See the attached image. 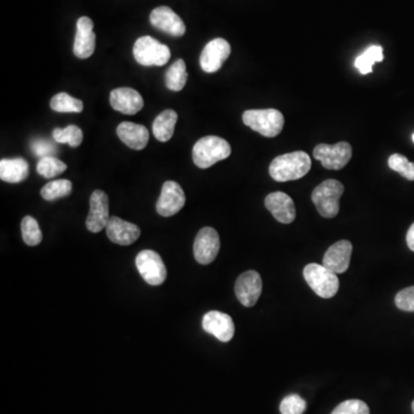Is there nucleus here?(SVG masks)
<instances>
[{
	"label": "nucleus",
	"mask_w": 414,
	"mask_h": 414,
	"mask_svg": "<svg viewBox=\"0 0 414 414\" xmlns=\"http://www.w3.org/2000/svg\"><path fill=\"white\" fill-rule=\"evenodd\" d=\"M106 234L113 243L127 247L138 240L141 229L138 226L124 221L122 219L111 216L106 226Z\"/></svg>",
	"instance_id": "nucleus-20"
},
{
	"label": "nucleus",
	"mask_w": 414,
	"mask_h": 414,
	"mask_svg": "<svg viewBox=\"0 0 414 414\" xmlns=\"http://www.w3.org/2000/svg\"><path fill=\"white\" fill-rule=\"evenodd\" d=\"M136 267L148 285H162L167 278L162 257L155 251H141L136 257Z\"/></svg>",
	"instance_id": "nucleus-8"
},
{
	"label": "nucleus",
	"mask_w": 414,
	"mask_h": 414,
	"mask_svg": "<svg viewBox=\"0 0 414 414\" xmlns=\"http://www.w3.org/2000/svg\"><path fill=\"white\" fill-rule=\"evenodd\" d=\"M406 243H408L410 250L414 252V224L408 229V235H406Z\"/></svg>",
	"instance_id": "nucleus-36"
},
{
	"label": "nucleus",
	"mask_w": 414,
	"mask_h": 414,
	"mask_svg": "<svg viewBox=\"0 0 414 414\" xmlns=\"http://www.w3.org/2000/svg\"><path fill=\"white\" fill-rule=\"evenodd\" d=\"M177 119H179V115L173 110H164V112L159 114L152 124V131H153L155 138L160 142H168L174 135Z\"/></svg>",
	"instance_id": "nucleus-23"
},
{
	"label": "nucleus",
	"mask_w": 414,
	"mask_h": 414,
	"mask_svg": "<svg viewBox=\"0 0 414 414\" xmlns=\"http://www.w3.org/2000/svg\"><path fill=\"white\" fill-rule=\"evenodd\" d=\"M21 233L25 243L29 247H36L43 240L41 228L32 216H25L21 222Z\"/></svg>",
	"instance_id": "nucleus-29"
},
{
	"label": "nucleus",
	"mask_w": 414,
	"mask_h": 414,
	"mask_svg": "<svg viewBox=\"0 0 414 414\" xmlns=\"http://www.w3.org/2000/svg\"><path fill=\"white\" fill-rule=\"evenodd\" d=\"M188 73L182 59L175 61L166 73V86L172 91H181L187 84Z\"/></svg>",
	"instance_id": "nucleus-24"
},
{
	"label": "nucleus",
	"mask_w": 414,
	"mask_h": 414,
	"mask_svg": "<svg viewBox=\"0 0 414 414\" xmlns=\"http://www.w3.org/2000/svg\"><path fill=\"white\" fill-rule=\"evenodd\" d=\"M54 141L60 144H70L72 148H77L83 142V131L79 129V127L72 126L66 127L63 129L56 128L52 134Z\"/></svg>",
	"instance_id": "nucleus-28"
},
{
	"label": "nucleus",
	"mask_w": 414,
	"mask_h": 414,
	"mask_svg": "<svg viewBox=\"0 0 414 414\" xmlns=\"http://www.w3.org/2000/svg\"><path fill=\"white\" fill-rule=\"evenodd\" d=\"M412 141H413V143H414V134H413V135H412Z\"/></svg>",
	"instance_id": "nucleus-38"
},
{
	"label": "nucleus",
	"mask_w": 414,
	"mask_h": 414,
	"mask_svg": "<svg viewBox=\"0 0 414 414\" xmlns=\"http://www.w3.org/2000/svg\"><path fill=\"white\" fill-rule=\"evenodd\" d=\"M305 410L306 402L298 395L287 396L280 404V412L282 414H303Z\"/></svg>",
	"instance_id": "nucleus-32"
},
{
	"label": "nucleus",
	"mask_w": 414,
	"mask_h": 414,
	"mask_svg": "<svg viewBox=\"0 0 414 414\" xmlns=\"http://www.w3.org/2000/svg\"><path fill=\"white\" fill-rule=\"evenodd\" d=\"M312 167L310 155L306 152L295 151L278 155L269 164V175L276 182L299 180Z\"/></svg>",
	"instance_id": "nucleus-1"
},
{
	"label": "nucleus",
	"mask_w": 414,
	"mask_h": 414,
	"mask_svg": "<svg viewBox=\"0 0 414 414\" xmlns=\"http://www.w3.org/2000/svg\"><path fill=\"white\" fill-rule=\"evenodd\" d=\"M332 414H370V408L363 401L349 399L337 405Z\"/></svg>",
	"instance_id": "nucleus-33"
},
{
	"label": "nucleus",
	"mask_w": 414,
	"mask_h": 414,
	"mask_svg": "<svg viewBox=\"0 0 414 414\" xmlns=\"http://www.w3.org/2000/svg\"><path fill=\"white\" fill-rule=\"evenodd\" d=\"M243 122L264 137L278 136L285 126V117L276 108L249 110L243 113Z\"/></svg>",
	"instance_id": "nucleus-3"
},
{
	"label": "nucleus",
	"mask_w": 414,
	"mask_h": 414,
	"mask_svg": "<svg viewBox=\"0 0 414 414\" xmlns=\"http://www.w3.org/2000/svg\"><path fill=\"white\" fill-rule=\"evenodd\" d=\"M412 411H413L414 413V401L413 403H412Z\"/></svg>",
	"instance_id": "nucleus-37"
},
{
	"label": "nucleus",
	"mask_w": 414,
	"mask_h": 414,
	"mask_svg": "<svg viewBox=\"0 0 414 414\" xmlns=\"http://www.w3.org/2000/svg\"><path fill=\"white\" fill-rule=\"evenodd\" d=\"M304 278L310 288L319 297L332 298L339 289V280L336 273L332 272L323 265L309 264L303 271Z\"/></svg>",
	"instance_id": "nucleus-5"
},
{
	"label": "nucleus",
	"mask_w": 414,
	"mask_h": 414,
	"mask_svg": "<svg viewBox=\"0 0 414 414\" xmlns=\"http://www.w3.org/2000/svg\"><path fill=\"white\" fill-rule=\"evenodd\" d=\"M220 250V238L214 228H202L193 243V254L197 263L209 265L213 263Z\"/></svg>",
	"instance_id": "nucleus-9"
},
{
	"label": "nucleus",
	"mask_w": 414,
	"mask_h": 414,
	"mask_svg": "<svg viewBox=\"0 0 414 414\" xmlns=\"http://www.w3.org/2000/svg\"><path fill=\"white\" fill-rule=\"evenodd\" d=\"M383 59H384V56H383L382 46L372 45L365 51L364 53H361L354 60V67L361 72V74L367 75V74L372 73L374 63H380Z\"/></svg>",
	"instance_id": "nucleus-25"
},
{
	"label": "nucleus",
	"mask_w": 414,
	"mask_h": 414,
	"mask_svg": "<svg viewBox=\"0 0 414 414\" xmlns=\"http://www.w3.org/2000/svg\"><path fill=\"white\" fill-rule=\"evenodd\" d=\"M344 193L343 184L337 180H326L312 193V202L321 216L335 218L339 212V200Z\"/></svg>",
	"instance_id": "nucleus-4"
},
{
	"label": "nucleus",
	"mask_w": 414,
	"mask_h": 414,
	"mask_svg": "<svg viewBox=\"0 0 414 414\" xmlns=\"http://www.w3.org/2000/svg\"><path fill=\"white\" fill-rule=\"evenodd\" d=\"M67 164L54 157H44L37 164V173L45 179H53L66 171Z\"/></svg>",
	"instance_id": "nucleus-30"
},
{
	"label": "nucleus",
	"mask_w": 414,
	"mask_h": 414,
	"mask_svg": "<svg viewBox=\"0 0 414 414\" xmlns=\"http://www.w3.org/2000/svg\"><path fill=\"white\" fill-rule=\"evenodd\" d=\"M352 243L350 240H342L332 244L323 257V265L336 274L348 271L351 260Z\"/></svg>",
	"instance_id": "nucleus-17"
},
{
	"label": "nucleus",
	"mask_w": 414,
	"mask_h": 414,
	"mask_svg": "<svg viewBox=\"0 0 414 414\" xmlns=\"http://www.w3.org/2000/svg\"><path fill=\"white\" fill-rule=\"evenodd\" d=\"M135 60L142 66H164L171 59V50L151 36L139 37L133 48Z\"/></svg>",
	"instance_id": "nucleus-6"
},
{
	"label": "nucleus",
	"mask_w": 414,
	"mask_h": 414,
	"mask_svg": "<svg viewBox=\"0 0 414 414\" xmlns=\"http://www.w3.org/2000/svg\"><path fill=\"white\" fill-rule=\"evenodd\" d=\"M202 328L220 342H229L234 337L235 325L231 316L211 311L202 318Z\"/></svg>",
	"instance_id": "nucleus-16"
},
{
	"label": "nucleus",
	"mask_w": 414,
	"mask_h": 414,
	"mask_svg": "<svg viewBox=\"0 0 414 414\" xmlns=\"http://www.w3.org/2000/svg\"><path fill=\"white\" fill-rule=\"evenodd\" d=\"M266 209L281 224H291L296 219V207L294 200L287 193L276 191L269 193L265 198Z\"/></svg>",
	"instance_id": "nucleus-18"
},
{
	"label": "nucleus",
	"mask_w": 414,
	"mask_h": 414,
	"mask_svg": "<svg viewBox=\"0 0 414 414\" xmlns=\"http://www.w3.org/2000/svg\"><path fill=\"white\" fill-rule=\"evenodd\" d=\"M29 175V164L25 159H1L0 179L7 183H20Z\"/></svg>",
	"instance_id": "nucleus-22"
},
{
	"label": "nucleus",
	"mask_w": 414,
	"mask_h": 414,
	"mask_svg": "<svg viewBox=\"0 0 414 414\" xmlns=\"http://www.w3.org/2000/svg\"><path fill=\"white\" fill-rule=\"evenodd\" d=\"M72 193V182L68 180L52 181L45 184L41 190V196L48 202L59 200L63 197L70 196Z\"/></svg>",
	"instance_id": "nucleus-27"
},
{
	"label": "nucleus",
	"mask_w": 414,
	"mask_h": 414,
	"mask_svg": "<svg viewBox=\"0 0 414 414\" xmlns=\"http://www.w3.org/2000/svg\"><path fill=\"white\" fill-rule=\"evenodd\" d=\"M117 134L119 138L130 149H145L149 143V130L142 124L122 122L117 126Z\"/></svg>",
	"instance_id": "nucleus-21"
},
{
	"label": "nucleus",
	"mask_w": 414,
	"mask_h": 414,
	"mask_svg": "<svg viewBox=\"0 0 414 414\" xmlns=\"http://www.w3.org/2000/svg\"><path fill=\"white\" fill-rule=\"evenodd\" d=\"M32 150L39 158H44V157H52L56 148L53 144H51L48 141L44 139H36L32 143Z\"/></svg>",
	"instance_id": "nucleus-35"
},
{
	"label": "nucleus",
	"mask_w": 414,
	"mask_h": 414,
	"mask_svg": "<svg viewBox=\"0 0 414 414\" xmlns=\"http://www.w3.org/2000/svg\"><path fill=\"white\" fill-rule=\"evenodd\" d=\"M388 164L392 171L397 172L399 174L410 181H414V162H408L405 155H390Z\"/></svg>",
	"instance_id": "nucleus-31"
},
{
	"label": "nucleus",
	"mask_w": 414,
	"mask_h": 414,
	"mask_svg": "<svg viewBox=\"0 0 414 414\" xmlns=\"http://www.w3.org/2000/svg\"><path fill=\"white\" fill-rule=\"evenodd\" d=\"M108 197L104 191L96 190L90 197V211L86 218V228L91 233H101L110 220Z\"/></svg>",
	"instance_id": "nucleus-13"
},
{
	"label": "nucleus",
	"mask_w": 414,
	"mask_h": 414,
	"mask_svg": "<svg viewBox=\"0 0 414 414\" xmlns=\"http://www.w3.org/2000/svg\"><path fill=\"white\" fill-rule=\"evenodd\" d=\"M186 195L180 184L174 181H167L162 186V193L157 202V212L164 218L173 216L183 209Z\"/></svg>",
	"instance_id": "nucleus-12"
},
{
	"label": "nucleus",
	"mask_w": 414,
	"mask_h": 414,
	"mask_svg": "<svg viewBox=\"0 0 414 414\" xmlns=\"http://www.w3.org/2000/svg\"><path fill=\"white\" fill-rule=\"evenodd\" d=\"M110 103L115 111L134 115L138 113L144 106L142 96L135 89L117 88L114 89L110 95Z\"/></svg>",
	"instance_id": "nucleus-19"
},
{
	"label": "nucleus",
	"mask_w": 414,
	"mask_h": 414,
	"mask_svg": "<svg viewBox=\"0 0 414 414\" xmlns=\"http://www.w3.org/2000/svg\"><path fill=\"white\" fill-rule=\"evenodd\" d=\"M231 153V144L226 139L218 136H205L193 146V159L197 167L205 169L225 160Z\"/></svg>",
	"instance_id": "nucleus-2"
},
{
	"label": "nucleus",
	"mask_w": 414,
	"mask_h": 414,
	"mask_svg": "<svg viewBox=\"0 0 414 414\" xmlns=\"http://www.w3.org/2000/svg\"><path fill=\"white\" fill-rule=\"evenodd\" d=\"M263 291V281L259 273L247 271L238 276L235 283V294L242 305L252 307L256 305Z\"/></svg>",
	"instance_id": "nucleus-10"
},
{
	"label": "nucleus",
	"mask_w": 414,
	"mask_h": 414,
	"mask_svg": "<svg viewBox=\"0 0 414 414\" xmlns=\"http://www.w3.org/2000/svg\"><path fill=\"white\" fill-rule=\"evenodd\" d=\"M396 306L405 312H414V285L403 289L396 295Z\"/></svg>",
	"instance_id": "nucleus-34"
},
{
	"label": "nucleus",
	"mask_w": 414,
	"mask_h": 414,
	"mask_svg": "<svg viewBox=\"0 0 414 414\" xmlns=\"http://www.w3.org/2000/svg\"><path fill=\"white\" fill-rule=\"evenodd\" d=\"M50 106L53 111L60 113H81L83 111V103L79 99L74 98L66 92H60L51 99Z\"/></svg>",
	"instance_id": "nucleus-26"
},
{
	"label": "nucleus",
	"mask_w": 414,
	"mask_h": 414,
	"mask_svg": "<svg viewBox=\"0 0 414 414\" xmlns=\"http://www.w3.org/2000/svg\"><path fill=\"white\" fill-rule=\"evenodd\" d=\"M96 48V34L93 22L88 16H82L76 23V36L74 41V54L79 59L91 57Z\"/></svg>",
	"instance_id": "nucleus-14"
},
{
	"label": "nucleus",
	"mask_w": 414,
	"mask_h": 414,
	"mask_svg": "<svg viewBox=\"0 0 414 414\" xmlns=\"http://www.w3.org/2000/svg\"><path fill=\"white\" fill-rule=\"evenodd\" d=\"M231 48L224 38H215L205 45L200 54V63L205 73H215L231 56Z\"/></svg>",
	"instance_id": "nucleus-11"
},
{
	"label": "nucleus",
	"mask_w": 414,
	"mask_h": 414,
	"mask_svg": "<svg viewBox=\"0 0 414 414\" xmlns=\"http://www.w3.org/2000/svg\"><path fill=\"white\" fill-rule=\"evenodd\" d=\"M313 155L327 169L339 171L351 160L352 146L348 142H339L335 145L319 144L314 148Z\"/></svg>",
	"instance_id": "nucleus-7"
},
{
	"label": "nucleus",
	"mask_w": 414,
	"mask_h": 414,
	"mask_svg": "<svg viewBox=\"0 0 414 414\" xmlns=\"http://www.w3.org/2000/svg\"><path fill=\"white\" fill-rule=\"evenodd\" d=\"M150 22L155 28L174 37L186 34V25L174 11L167 6L157 7L152 11Z\"/></svg>",
	"instance_id": "nucleus-15"
}]
</instances>
